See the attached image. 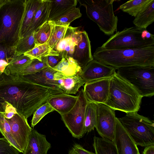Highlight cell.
<instances>
[{
    "instance_id": "obj_1",
    "label": "cell",
    "mask_w": 154,
    "mask_h": 154,
    "mask_svg": "<svg viewBox=\"0 0 154 154\" xmlns=\"http://www.w3.org/2000/svg\"><path fill=\"white\" fill-rule=\"evenodd\" d=\"M63 93L34 83L23 76L0 74V111L6 103L27 119L53 95Z\"/></svg>"
},
{
    "instance_id": "obj_2",
    "label": "cell",
    "mask_w": 154,
    "mask_h": 154,
    "mask_svg": "<svg viewBox=\"0 0 154 154\" xmlns=\"http://www.w3.org/2000/svg\"><path fill=\"white\" fill-rule=\"evenodd\" d=\"M94 59L116 70L132 66H154V45L137 49H108L97 48Z\"/></svg>"
},
{
    "instance_id": "obj_3",
    "label": "cell",
    "mask_w": 154,
    "mask_h": 154,
    "mask_svg": "<svg viewBox=\"0 0 154 154\" xmlns=\"http://www.w3.org/2000/svg\"><path fill=\"white\" fill-rule=\"evenodd\" d=\"M142 98L131 84L116 72L110 78L108 96L104 104L126 113L137 112Z\"/></svg>"
},
{
    "instance_id": "obj_4",
    "label": "cell",
    "mask_w": 154,
    "mask_h": 154,
    "mask_svg": "<svg viewBox=\"0 0 154 154\" xmlns=\"http://www.w3.org/2000/svg\"><path fill=\"white\" fill-rule=\"evenodd\" d=\"M25 5V0H5L0 5V43L16 47Z\"/></svg>"
},
{
    "instance_id": "obj_5",
    "label": "cell",
    "mask_w": 154,
    "mask_h": 154,
    "mask_svg": "<svg viewBox=\"0 0 154 154\" xmlns=\"http://www.w3.org/2000/svg\"><path fill=\"white\" fill-rule=\"evenodd\" d=\"M81 6L85 7L88 17L95 22L100 31L111 36L117 31L118 21L113 10L114 0H79Z\"/></svg>"
},
{
    "instance_id": "obj_6",
    "label": "cell",
    "mask_w": 154,
    "mask_h": 154,
    "mask_svg": "<svg viewBox=\"0 0 154 154\" xmlns=\"http://www.w3.org/2000/svg\"><path fill=\"white\" fill-rule=\"evenodd\" d=\"M154 45V35L135 26L117 32L101 47L108 49H137Z\"/></svg>"
},
{
    "instance_id": "obj_7",
    "label": "cell",
    "mask_w": 154,
    "mask_h": 154,
    "mask_svg": "<svg viewBox=\"0 0 154 154\" xmlns=\"http://www.w3.org/2000/svg\"><path fill=\"white\" fill-rule=\"evenodd\" d=\"M119 119L137 146L145 147L154 144L153 121L137 112L126 113Z\"/></svg>"
},
{
    "instance_id": "obj_8",
    "label": "cell",
    "mask_w": 154,
    "mask_h": 154,
    "mask_svg": "<svg viewBox=\"0 0 154 154\" xmlns=\"http://www.w3.org/2000/svg\"><path fill=\"white\" fill-rule=\"evenodd\" d=\"M116 72L131 84L143 97L154 95V66L119 68Z\"/></svg>"
},
{
    "instance_id": "obj_9",
    "label": "cell",
    "mask_w": 154,
    "mask_h": 154,
    "mask_svg": "<svg viewBox=\"0 0 154 154\" xmlns=\"http://www.w3.org/2000/svg\"><path fill=\"white\" fill-rule=\"evenodd\" d=\"M74 106L67 113L61 115L66 126L72 137L79 139L85 134L84 120L85 109L88 101L82 88L78 95Z\"/></svg>"
},
{
    "instance_id": "obj_10",
    "label": "cell",
    "mask_w": 154,
    "mask_h": 154,
    "mask_svg": "<svg viewBox=\"0 0 154 154\" xmlns=\"http://www.w3.org/2000/svg\"><path fill=\"white\" fill-rule=\"evenodd\" d=\"M97 119L95 128L101 137L113 141L116 118L115 111L106 105L97 104Z\"/></svg>"
},
{
    "instance_id": "obj_11",
    "label": "cell",
    "mask_w": 154,
    "mask_h": 154,
    "mask_svg": "<svg viewBox=\"0 0 154 154\" xmlns=\"http://www.w3.org/2000/svg\"><path fill=\"white\" fill-rule=\"evenodd\" d=\"M5 119L11 126L13 136L19 147L20 152L23 153L32 129L28 124L27 119L17 112L11 118Z\"/></svg>"
},
{
    "instance_id": "obj_12",
    "label": "cell",
    "mask_w": 154,
    "mask_h": 154,
    "mask_svg": "<svg viewBox=\"0 0 154 154\" xmlns=\"http://www.w3.org/2000/svg\"><path fill=\"white\" fill-rule=\"evenodd\" d=\"M82 32L78 27L69 26L64 36L53 49L63 58L68 57H72L76 46L82 40Z\"/></svg>"
},
{
    "instance_id": "obj_13",
    "label": "cell",
    "mask_w": 154,
    "mask_h": 154,
    "mask_svg": "<svg viewBox=\"0 0 154 154\" xmlns=\"http://www.w3.org/2000/svg\"><path fill=\"white\" fill-rule=\"evenodd\" d=\"M110 78L85 84L83 91L88 101L104 104L108 96Z\"/></svg>"
},
{
    "instance_id": "obj_14",
    "label": "cell",
    "mask_w": 154,
    "mask_h": 154,
    "mask_svg": "<svg viewBox=\"0 0 154 154\" xmlns=\"http://www.w3.org/2000/svg\"><path fill=\"white\" fill-rule=\"evenodd\" d=\"M113 67L103 64L93 59L82 70L80 75L85 84L111 78L116 72Z\"/></svg>"
},
{
    "instance_id": "obj_15",
    "label": "cell",
    "mask_w": 154,
    "mask_h": 154,
    "mask_svg": "<svg viewBox=\"0 0 154 154\" xmlns=\"http://www.w3.org/2000/svg\"><path fill=\"white\" fill-rule=\"evenodd\" d=\"M118 154H140L137 146L123 126L119 118H116L114 138Z\"/></svg>"
},
{
    "instance_id": "obj_16",
    "label": "cell",
    "mask_w": 154,
    "mask_h": 154,
    "mask_svg": "<svg viewBox=\"0 0 154 154\" xmlns=\"http://www.w3.org/2000/svg\"><path fill=\"white\" fill-rule=\"evenodd\" d=\"M80 73L68 76L57 71L54 75L55 85L64 93L75 94L85 84Z\"/></svg>"
},
{
    "instance_id": "obj_17",
    "label": "cell",
    "mask_w": 154,
    "mask_h": 154,
    "mask_svg": "<svg viewBox=\"0 0 154 154\" xmlns=\"http://www.w3.org/2000/svg\"><path fill=\"white\" fill-rule=\"evenodd\" d=\"M51 147V143L46 140L45 135L32 129L23 153V154H47Z\"/></svg>"
},
{
    "instance_id": "obj_18",
    "label": "cell",
    "mask_w": 154,
    "mask_h": 154,
    "mask_svg": "<svg viewBox=\"0 0 154 154\" xmlns=\"http://www.w3.org/2000/svg\"><path fill=\"white\" fill-rule=\"evenodd\" d=\"M82 40L76 46L72 57L82 70L94 58L91 53V42L87 33L82 32Z\"/></svg>"
},
{
    "instance_id": "obj_19",
    "label": "cell",
    "mask_w": 154,
    "mask_h": 154,
    "mask_svg": "<svg viewBox=\"0 0 154 154\" xmlns=\"http://www.w3.org/2000/svg\"><path fill=\"white\" fill-rule=\"evenodd\" d=\"M77 96H74L63 93L53 95L47 100L54 110L60 115L69 112L74 106L77 100Z\"/></svg>"
},
{
    "instance_id": "obj_20",
    "label": "cell",
    "mask_w": 154,
    "mask_h": 154,
    "mask_svg": "<svg viewBox=\"0 0 154 154\" xmlns=\"http://www.w3.org/2000/svg\"><path fill=\"white\" fill-rule=\"evenodd\" d=\"M50 9L51 0H42L32 23L22 38L37 31L44 23L49 20Z\"/></svg>"
},
{
    "instance_id": "obj_21",
    "label": "cell",
    "mask_w": 154,
    "mask_h": 154,
    "mask_svg": "<svg viewBox=\"0 0 154 154\" xmlns=\"http://www.w3.org/2000/svg\"><path fill=\"white\" fill-rule=\"evenodd\" d=\"M57 72L53 68L48 66L34 74L23 76L35 84L55 89L63 92L55 85L54 79V75Z\"/></svg>"
},
{
    "instance_id": "obj_22",
    "label": "cell",
    "mask_w": 154,
    "mask_h": 154,
    "mask_svg": "<svg viewBox=\"0 0 154 154\" xmlns=\"http://www.w3.org/2000/svg\"><path fill=\"white\" fill-rule=\"evenodd\" d=\"M42 0H25V11L22 20L19 39L22 38L32 23Z\"/></svg>"
},
{
    "instance_id": "obj_23",
    "label": "cell",
    "mask_w": 154,
    "mask_h": 154,
    "mask_svg": "<svg viewBox=\"0 0 154 154\" xmlns=\"http://www.w3.org/2000/svg\"><path fill=\"white\" fill-rule=\"evenodd\" d=\"M77 0H51L49 20L55 21L76 7Z\"/></svg>"
},
{
    "instance_id": "obj_24",
    "label": "cell",
    "mask_w": 154,
    "mask_h": 154,
    "mask_svg": "<svg viewBox=\"0 0 154 154\" xmlns=\"http://www.w3.org/2000/svg\"><path fill=\"white\" fill-rule=\"evenodd\" d=\"M33 59L22 54L14 56L8 63L4 72L8 75L20 76L23 71L31 63Z\"/></svg>"
},
{
    "instance_id": "obj_25",
    "label": "cell",
    "mask_w": 154,
    "mask_h": 154,
    "mask_svg": "<svg viewBox=\"0 0 154 154\" xmlns=\"http://www.w3.org/2000/svg\"><path fill=\"white\" fill-rule=\"evenodd\" d=\"M154 21V0H151L135 17L133 23L135 26L146 29Z\"/></svg>"
},
{
    "instance_id": "obj_26",
    "label": "cell",
    "mask_w": 154,
    "mask_h": 154,
    "mask_svg": "<svg viewBox=\"0 0 154 154\" xmlns=\"http://www.w3.org/2000/svg\"><path fill=\"white\" fill-rule=\"evenodd\" d=\"M53 68L57 71L68 76L80 73L82 70L76 61L70 57L63 58L58 65Z\"/></svg>"
},
{
    "instance_id": "obj_27",
    "label": "cell",
    "mask_w": 154,
    "mask_h": 154,
    "mask_svg": "<svg viewBox=\"0 0 154 154\" xmlns=\"http://www.w3.org/2000/svg\"><path fill=\"white\" fill-rule=\"evenodd\" d=\"M55 26L54 21L49 20L36 31L35 35V46L48 43L54 32Z\"/></svg>"
},
{
    "instance_id": "obj_28",
    "label": "cell",
    "mask_w": 154,
    "mask_h": 154,
    "mask_svg": "<svg viewBox=\"0 0 154 154\" xmlns=\"http://www.w3.org/2000/svg\"><path fill=\"white\" fill-rule=\"evenodd\" d=\"M93 146L95 154H118L114 142L104 138L94 136Z\"/></svg>"
},
{
    "instance_id": "obj_29",
    "label": "cell",
    "mask_w": 154,
    "mask_h": 154,
    "mask_svg": "<svg viewBox=\"0 0 154 154\" xmlns=\"http://www.w3.org/2000/svg\"><path fill=\"white\" fill-rule=\"evenodd\" d=\"M97 104L88 101L85 116L84 129L85 134L93 130L95 128L97 119Z\"/></svg>"
},
{
    "instance_id": "obj_30",
    "label": "cell",
    "mask_w": 154,
    "mask_h": 154,
    "mask_svg": "<svg viewBox=\"0 0 154 154\" xmlns=\"http://www.w3.org/2000/svg\"><path fill=\"white\" fill-rule=\"evenodd\" d=\"M151 0H132L128 1L121 5L119 9L135 17Z\"/></svg>"
},
{
    "instance_id": "obj_31",
    "label": "cell",
    "mask_w": 154,
    "mask_h": 154,
    "mask_svg": "<svg viewBox=\"0 0 154 154\" xmlns=\"http://www.w3.org/2000/svg\"><path fill=\"white\" fill-rule=\"evenodd\" d=\"M23 54L32 59H37L40 61L42 60V58L49 56L59 55L57 52L50 47L48 43L35 46L33 49Z\"/></svg>"
},
{
    "instance_id": "obj_32",
    "label": "cell",
    "mask_w": 154,
    "mask_h": 154,
    "mask_svg": "<svg viewBox=\"0 0 154 154\" xmlns=\"http://www.w3.org/2000/svg\"><path fill=\"white\" fill-rule=\"evenodd\" d=\"M35 32L34 31L30 35L19 39L16 46L14 56L23 54L35 47Z\"/></svg>"
},
{
    "instance_id": "obj_33",
    "label": "cell",
    "mask_w": 154,
    "mask_h": 154,
    "mask_svg": "<svg viewBox=\"0 0 154 154\" xmlns=\"http://www.w3.org/2000/svg\"><path fill=\"white\" fill-rule=\"evenodd\" d=\"M4 115V112H0V132L4 137L19 151V147L13 136L11 126Z\"/></svg>"
},
{
    "instance_id": "obj_34",
    "label": "cell",
    "mask_w": 154,
    "mask_h": 154,
    "mask_svg": "<svg viewBox=\"0 0 154 154\" xmlns=\"http://www.w3.org/2000/svg\"><path fill=\"white\" fill-rule=\"evenodd\" d=\"M49 66L47 62V57L42 58L40 61L33 59L30 64L22 72L20 76L34 74Z\"/></svg>"
},
{
    "instance_id": "obj_35",
    "label": "cell",
    "mask_w": 154,
    "mask_h": 154,
    "mask_svg": "<svg viewBox=\"0 0 154 154\" xmlns=\"http://www.w3.org/2000/svg\"><path fill=\"white\" fill-rule=\"evenodd\" d=\"M82 14L80 9L75 8L66 13L59 18L54 21L56 25L68 26L71 22L80 17Z\"/></svg>"
},
{
    "instance_id": "obj_36",
    "label": "cell",
    "mask_w": 154,
    "mask_h": 154,
    "mask_svg": "<svg viewBox=\"0 0 154 154\" xmlns=\"http://www.w3.org/2000/svg\"><path fill=\"white\" fill-rule=\"evenodd\" d=\"M54 111L53 107L46 102L40 106L33 113L31 121L32 127H34L46 115Z\"/></svg>"
},
{
    "instance_id": "obj_37",
    "label": "cell",
    "mask_w": 154,
    "mask_h": 154,
    "mask_svg": "<svg viewBox=\"0 0 154 154\" xmlns=\"http://www.w3.org/2000/svg\"><path fill=\"white\" fill-rule=\"evenodd\" d=\"M68 26L55 25L53 34L48 43L51 48L53 49L58 41L63 37Z\"/></svg>"
},
{
    "instance_id": "obj_38",
    "label": "cell",
    "mask_w": 154,
    "mask_h": 154,
    "mask_svg": "<svg viewBox=\"0 0 154 154\" xmlns=\"http://www.w3.org/2000/svg\"><path fill=\"white\" fill-rule=\"evenodd\" d=\"M15 48V47L0 43V60H4L8 63L14 56Z\"/></svg>"
},
{
    "instance_id": "obj_39",
    "label": "cell",
    "mask_w": 154,
    "mask_h": 154,
    "mask_svg": "<svg viewBox=\"0 0 154 154\" xmlns=\"http://www.w3.org/2000/svg\"><path fill=\"white\" fill-rule=\"evenodd\" d=\"M20 152L5 138H0V154H19Z\"/></svg>"
},
{
    "instance_id": "obj_40",
    "label": "cell",
    "mask_w": 154,
    "mask_h": 154,
    "mask_svg": "<svg viewBox=\"0 0 154 154\" xmlns=\"http://www.w3.org/2000/svg\"><path fill=\"white\" fill-rule=\"evenodd\" d=\"M68 154H95L83 148L80 145L76 143L69 150Z\"/></svg>"
},
{
    "instance_id": "obj_41",
    "label": "cell",
    "mask_w": 154,
    "mask_h": 154,
    "mask_svg": "<svg viewBox=\"0 0 154 154\" xmlns=\"http://www.w3.org/2000/svg\"><path fill=\"white\" fill-rule=\"evenodd\" d=\"M62 56L58 55H50L47 57V62L48 66L52 68L56 66L63 59Z\"/></svg>"
},
{
    "instance_id": "obj_42",
    "label": "cell",
    "mask_w": 154,
    "mask_h": 154,
    "mask_svg": "<svg viewBox=\"0 0 154 154\" xmlns=\"http://www.w3.org/2000/svg\"><path fill=\"white\" fill-rule=\"evenodd\" d=\"M142 154H154V144L145 146Z\"/></svg>"
},
{
    "instance_id": "obj_43",
    "label": "cell",
    "mask_w": 154,
    "mask_h": 154,
    "mask_svg": "<svg viewBox=\"0 0 154 154\" xmlns=\"http://www.w3.org/2000/svg\"><path fill=\"white\" fill-rule=\"evenodd\" d=\"M2 73H3V72H2V71L0 69V74Z\"/></svg>"
}]
</instances>
